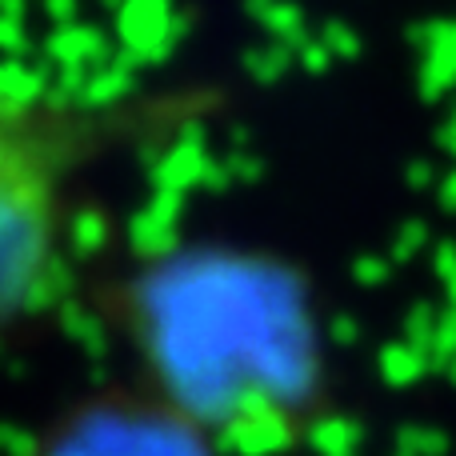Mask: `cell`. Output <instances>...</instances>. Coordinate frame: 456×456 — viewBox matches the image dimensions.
Wrapping results in <instances>:
<instances>
[{"label": "cell", "instance_id": "3", "mask_svg": "<svg viewBox=\"0 0 456 456\" xmlns=\"http://www.w3.org/2000/svg\"><path fill=\"white\" fill-rule=\"evenodd\" d=\"M32 456H224V449L157 393L128 385L69 404Z\"/></svg>", "mask_w": 456, "mask_h": 456}, {"label": "cell", "instance_id": "2", "mask_svg": "<svg viewBox=\"0 0 456 456\" xmlns=\"http://www.w3.org/2000/svg\"><path fill=\"white\" fill-rule=\"evenodd\" d=\"M77 152H85L80 120L0 85V332L37 305L56 273Z\"/></svg>", "mask_w": 456, "mask_h": 456}, {"label": "cell", "instance_id": "1", "mask_svg": "<svg viewBox=\"0 0 456 456\" xmlns=\"http://www.w3.org/2000/svg\"><path fill=\"white\" fill-rule=\"evenodd\" d=\"M117 316L149 393L224 452H273L321 401V353L300 292L265 256L181 248L117 292Z\"/></svg>", "mask_w": 456, "mask_h": 456}]
</instances>
